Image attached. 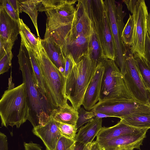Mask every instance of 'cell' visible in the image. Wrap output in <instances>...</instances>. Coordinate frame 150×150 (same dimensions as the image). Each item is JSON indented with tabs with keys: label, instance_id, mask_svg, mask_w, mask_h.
<instances>
[{
	"label": "cell",
	"instance_id": "1",
	"mask_svg": "<svg viewBox=\"0 0 150 150\" xmlns=\"http://www.w3.org/2000/svg\"><path fill=\"white\" fill-rule=\"evenodd\" d=\"M17 57L28 96L30 108L28 120L33 127L44 125L52 119L53 112L57 109L40 91L35 79L28 52L22 43Z\"/></svg>",
	"mask_w": 150,
	"mask_h": 150
},
{
	"label": "cell",
	"instance_id": "2",
	"mask_svg": "<svg viewBox=\"0 0 150 150\" xmlns=\"http://www.w3.org/2000/svg\"><path fill=\"white\" fill-rule=\"evenodd\" d=\"M76 11L69 34L62 48L64 57L71 54L75 63L88 54L93 32L92 22L84 0H78Z\"/></svg>",
	"mask_w": 150,
	"mask_h": 150
},
{
	"label": "cell",
	"instance_id": "3",
	"mask_svg": "<svg viewBox=\"0 0 150 150\" xmlns=\"http://www.w3.org/2000/svg\"><path fill=\"white\" fill-rule=\"evenodd\" d=\"M30 108L25 83L9 88L4 92L0 100L1 126L19 128L28 120Z\"/></svg>",
	"mask_w": 150,
	"mask_h": 150
},
{
	"label": "cell",
	"instance_id": "4",
	"mask_svg": "<svg viewBox=\"0 0 150 150\" xmlns=\"http://www.w3.org/2000/svg\"><path fill=\"white\" fill-rule=\"evenodd\" d=\"M99 63L87 54L74 63L66 82L65 92L68 100L76 110L82 105L86 89Z\"/></svg>",
	"mask_w": 150,
	"mask_h": 150
},
{
	"label": "cell",
	"instance_id": "5",
	"mask_svg": "<svg viewBox=\"0 0 150 150\" xmlns=\"http://www.w3.org/2000/svg\"><path fill=\"white\" fill-rule=\"evenodd\" d=\"M86 10L99 42L103 59L115 61L116 50L104 1L84 0Z\"/></svg>",
	"mask_w": 150,
	"mask_h": 150
},
{
	"label": "cell",
	"instance_id": "6",
	"mask_svg": "<svg viewBox=\"0 0 150 150\" xmlns=\"http://www.w3.org/2000/svg\"><path fill=\"white\" fill-rule=\"evenodd\" d=\"M38 38L37 59L52 103L56 109L65 107L68 103L66 94L64 77L63 73L49 59L41 45V39L39 37Z\"/></svg>",
	"mask_w": 150,
	"mask_h": 150
},
{
	"label": "cell",
	"instance_id": "7",
	"mask_svg": "<svg viewBox=\"0 0 150 150\" xmlns=\"http://www.w3.org/2000/svg\"><path fill=\"white\" fill-rule=\"evenodd\" d=\"M101 63L104 70L99 101L113 98L134 99L115 61L104 59Z\"/></svg>",
	"mask_w": 150,
	"mask_h": 150
},
{
	"label": "cell",
	"instance_id": "8",
	"mask_svg": "<svg viewBox=\"0 0 150 150\" xmlns=\"http://www.w3.org/2000/svg\"><path fill=\"white\" fill-rule=\"evenodd\" d=\"M106 7L112 37L116 50L115 62L124 76L126 73L125 57L127 51L122 38L125 26L123 20L126 13L122 3L114 0H104Z\"/></svg>",
	"mask_w": 150,
	"mask_h": 150
},
{
	"label": "cell",
	"instance_id": "9",
	"mask_svg": "<svg viewBox=\"0 0 150 150\" xmlns=\"http://www.w3.org/2000/svg\"><path fill=\"white\" fill-rule=\"evenodd\" d=\"M91 110L121 119L139 113H150V106L134 99L113 98L99 101Z\"/></svg>",
	"mask_w": 150,
	"mask_h": 150
},
{
	"label": "cell",
	"instance_id": "10",
	"mask_svg": "<svg viewBox=\"0 0 150 150\" xmlns=\"http://www.w3.org/2000/svg\"><path fill=\"white\" fill-rule=\"evenodd\" d=\"M127 47L125 57L126 73L124 76L127 88L134 99L149 105L150 93L146 88L140 75L130 49Z\"/></svg>",
	"mask_w": 150,
	"mask_h": 150
},
{
	"label": "cell",
	"instance_id": "11",
	"mask_svg": "<svg viewBox=\"0 0 150 150\" xmlns=\"http://www.w3.org/2000/svg\"><path fill=\"white\" fill-rule=\"evenodd\" d=\"M147 7L144 0H138L132 14L134 22L133 43L129 48L131 53L145 58L146 38L147 30Z\"/></svg>",
	"mask_w": 150,
	"mask_h": 150
},
{
	"label": "cell",
	"instance_id": "12",
	"mask_svg": "<svg viewBox=\"0 0 150 150\" xmlns=\"http://www.w3.org/2000/svg\"><path fill=\"white\" fill-rule=\"evenodd\" d=\"M148 130L139 133L122 135L114 139L98 142L105 150H118L133 148L140 150Z\"/></svg>",
	"mask_w": 150,
	"mask_h": 150
},
{
	"label": "cell",
	"instance_id": "13",
	"mask_svg": "<svg viewBox=\"0 0 150 150\" xmlns=\"http://www.w3.org/2000/svg\"><path fill=\"white\" fill-rule=\"evenodd\" d=\"M104 70V67L101 62L98 64L95 74L86 89L82 105L87 111L91 110L100 100Z\"/></svg>",
	"mask_w": 150,
	"mask_h": 150
},
{
	"label": "cell",
	"instance_id": "14",
	"mask_svg": "<svg viewBox=\"0 0 150 150\" xmlns=\"http://www.w3.org/2000/svg\"><path fill=\"white\" fill-rule=\"evenodd\" d=\"M32 132L42 140L46 150H54L62 136L55 121L52 118L45 125L33 127Z\"/></svg>",
	"mask_w": 150,
	"mask_h": 150
},
{
	"label": "cell",
	"instance_id": "15",
	"mask_svg": "<svg viewBox=\"0 0 150 150\" xmlns=\"http://www.w3.org/2000/svg\"><path fill=\"white\" fill-rule=\"evenodd\" d=\"M148 129L129 125L120 120L112 126L102 127L96 136V141L98 142H104L122 135L139 133Z\"/></svg>",
	"mask_w": 150,
	"mask_h": 150
},
{
	"label": "cell",
	"instance_id": "16",
	"mask_svg": "<svg viewBox=\"0 0 150 150\" xmlns=\"http://www.w3.org/2000/svg\"><path fill=\"white\" fill-rule=\"evenodd\" d=\"M20 35L21 38V42L25 45L28 52L35 79L39 89L43 96L53 106L38 60L37 52L28 43L21 31Z\"/></svg>",
	"mask_w": 150,
	"mask_h": 150
},
{
	"label": "cell",
	"instance_id": "17",
	"mask_svg": "<svg viewBox=\"0 0 150 150\" xmlns=\"http://www.w3.org/2000/svg\"><path fill=\"white\" fill-rule=\"evenodd\" d=\"M0 38L14 43L20 31L19 22L12 19L5 9L0 6Z\"/></svg>",
	"mask_w": 150,
	"mask_h": 150
},
{
	"label": "cell",
	"instance_id": "18",
	"mask_svg": "<svg viewBox=\"0 0 150 150\" xmlns=\"http://www.w3.org/2000/svg\"><path fill=\"white\" fill-rule=\"evenodd\" d=\"M41 43L49 59L63 73L65 69V58L61 46L50 38L41 39Z\"/></svg>",
	"mask_w": 150,
	"mask_h": 150
},
{
	"label": "cell",
	"instance_id": "19",
	"mask_svg": "<svg viewBox=\"0 0 150 150\" xmlns=\"http://www.w3.org/2000/svg\"><path fill=\"white\" fill-rule=\"evenodd\" d=\"M102 118H95L79 129L75 137L76 142L85 145L93 142L102 128Z\"/></svg>",
	"mask_w": 150,
	"mask_h": 150
},
{
	"label": "cell",
	"instance_id": "20",
	"mask_svg": "<svg viewBox=\"0 0 150 150\" xmlns=\"http://www.w3.org/2000/svg\"><path fill=\"white\" fill-rule=\"evenodd\" d=\"M52 117L55 121L76 127L78 113L72 106L68 104L65 107L54 110Z\"/></svg>",
	"mask_w": 150,
	"mask_h": 150
},
{
	"label": "cell",
	"instance_id": "21",
	"mask_svg": "<svg viewBox=\"0 0 150 150\" xmlns=\"http://www.w3.org/2000/svg\"><path fill=\"white\" fill-rule=\"evenodd\" d=\"M40 0H19V13L23 12L30 18L36 29L37 35L40 37L37 25L38 5Z\"/></svg>",
	"mask_w": 150,
	"mask_h": 150
},
{
	"label": "cell",
	"instance_id": "22",
	"mask_svg": "<svg viewBox=\"0 0 150 150\" xmlns=\"http://www.w3.org/2000/svg\"><path fill=\"white\" fill-rule=\"evenodd\" d=\"M129 125L140 129H150V113H142L132 115L120 119Z\"/></svg>",
	"mask_w": 150,
	"mask_h": 150
},
{
	"label": "cell",
	"instance_id": "23",
	"mask_svg": "<svg viewBox=\"0 0 150 150\" xmlns=\"http://www.w3.org/2000/svg\"><path fill=\"white\" fill-rule=\"evenodd\" d=\"M133 57L141 78L150 93V64L142 57L137 54Z\"/></svg>",
	"mask_w": 150,
	"mask_h": 150
},
{
	"label": "cell",
	"instance_id": "24",
	"mask_svg": "<svg viewBox=\"0 0 150 150\" xmlns=\"http://www.w3.org/2000/svg\"><path fill=\"white\" fill-rule=\"evenodd\" d=\"M134 22L133 15L129 14V18L123 30L122 38L125 46L129 48L133 42Z\"/></svg>",
	"mask_w": 150,
	"mask_h": 150
},
{
	"label": "cell",
	"instance_id": "25",
	"mask_svg": "<svg viewBox=\"0 0 150 150\" xmlns=\"http://www.w3.org/2000/svg\"><path fill=\"white\" fill-rule=\"evenodd\" d=\"M88 54L92 59L98 63L101 62L103 59L101 46L94 30L90 42Z\"/></svg>",
	"mask_w": 150,
	"mask_h": 150
},
{
	"label": "cell",
	"instance_id": "26",
	"mask_svg": "<svg viewBox=\"0 0 150 150\" xmlns=\"http://www.w3.org/2000/svg\"><path fill=\"white\" fill-rule=\"evenodd\" d=\"M19 23L21 31L30 45L37 52L38 37L37 38L31 32L28 27L24 23L21 19L20 18Z\"/></svg>",
	"mask_w": 150,
	"mask_h": 150
},
{
	"label": "cell",
	"instance_id": "27",
	"mask_svg": "<svg viewBox=\"0 0 150 150\" xmlns=\"http://www.w3.org/2000/svg\"><path fill=\"white\" fill-rule=\"evenodd\" d=\"M62 136L75 140L77 129L76 127L55 121Z\"/></svg>",
	"mask_w": 150,
	"mask_h": 150
},
{
	"label": "cell",
	"instance_id": "28",
	"mask_svg": "<svg viewBox=\"0 0 150 150\" xmlns=\"http://www.w3.org/2000/svg\"><path fill=\"white\" fill-rule=\"evenodd\" d=\"M67 0H42L39 1L38 11L46 12L47 10L59 8L66 3Z\"/></svg>",
	"mask_w": 150,
	"mask_h": 150
},
{
	"label": "cell",
	"instance_id": "29",
	"mask_svg": "<svg viewBox=\"0 0 150 150\" xmlns=\"http://www.w3.org/2000/svg\"><path fill=\"white\" fill-rule=\"evenodd\" d=\"M77 111L78 113V118L76 126L77 129L84 124L90 121L94 118L91 111H87L81 107Z\"/></svg>",
	"mask_w": 150,
	"mask_h": 150
},
{
	"label": "cell",
	"instance_id": "30",
	"mask_svg": "<svg viewBox=\"0 0 150 150\" xmlns=\"http://www.w3.org/2000/svg\"><path fill=\"white\" fill-rule=\"evenodd\" d=\"M13 56L12 51L6 54L0 59V74L8 72L11 65Z\"/></svg>",
	"mask_w": 150,
	"mask_h": 150
},
{
	"label": "cell",
	"instance_id": "31",
	"mask_svg": "<svg viewBox=\"0 0 150 150\" xmlns=\"http://www.w3.org/2000/svg\"><path fill=\"white\" fill-rule=\"evenodd\" d=\"M0 6L4 8L9 15L13 20L19 22V14L11 6L8 0H0Z\"/></svg>",
	"mask_w": 150,
	"mask_h": 150
},
{
	"label": "cell",
	"instance_id": "32",
	"mask_svg": "<svg viewBox=\"0 0 150 150\" xmlns=\"http://www.w3.org/2000/svg\"><path fill=\"white\" fill-rule=\"evenodd\" d=\"M75 142V140L62 136L58 141L54 150H67Z\"/></svg>",
	"mask_w": 150,
	"mask_h": 150
},
{
	"label": "cell",
	"instance_id": "33",
	"mask_svg": "<svg viewBox=\"0 0 150 150\" xmlns=\"http://www.w3.org/2000/svg\"><path fill=\"white\" fill-rule=\"evenodd\" d=\"M14 43L9 40H4L0 38V59L6 54L12 51Z\"/></svg>",
	"mask_w": 150,
	"mask_h": 150
},
{
	"label": "cell",
	"instance_id": "34",
	"mask_svg": "<svg viewBox=\"0 0 150 150\" xmlns=\"http://www.w3.org/2000/svg\"><path fill=\"white\" fill-rule=\"evenodd\" d=\"M65 69L63 74L64 77L66 82L75 62L71 54L67 55L65 57Z\"/></svg>",
	"mask_w": 150,
	"mask_h": 150
},
{
	"label": "cell",
	"instance_id": "35",
	"mask_svg": "<svg viewBox=\"0 0 150 150\" xmlns=\"http://www.w3.org/2000/svg\"><path fill=\"white\" fill-rule=\"evenodd\" d=\"M145 57L150 64V38L148 33L146 38Z\"/></svg>",
	"mask_w": 150,
	"mask_h": 150
},
{
	"label": "cell",
	"instance_id": "36",
	"mask_svg": "<svg viewBox=\"0 0 150 150\" xmlns=\"http://www.w3.org/2000/svg\"><path fill=\"white\" fill-rule=\"evenodd\" d=\"M7 139L4 133H0V150H8Z\"/></svg>",
	"mask_w": 150,
	"mask_h": 150
},
{
	"label": "cell",
	"instance_id": "37",
	"mask_svg": "<svg viewBox=\"0 0 150 150\" xmlns=\"http://www.w3.org/2000/svg\"><path fill=\"white\" fill-rule=\"evenodd\" d=\"M24 146L25 150H42V147L40 145L32 142L25 143Z\"/></svg>",
	"mask_w": 150,
	"mask_h": 150
},
{
	"label": "cell",
	"instance_id": "38",
	"mask_svg": "<svg viewBox=\"0 0 150 150\" xmlns=\"http://www.w3.org/2000/svg\"><path fill=\"white\" fill-rule=\"evenodd\" d=\"M138 0H124L123 1L126 5L127 9L132 14Z\"/></svg>",
	"mask_w": 150,
	"mask_h": 150
},
{
	"label": "cell",
	"instance_id": "39",
	"mask_svg": "<svg viewBox=\"0 0 150 150\" xmlns=\"http://www.w3.org/2000/svg\"><path fill=\"white\" fill-rule=\"evenodd\" d=\"M8 1L14 8L15 10L19 14V2L18 0H8Z\"/></svg>",
	"mask_w": 150,
	"mask_h": 150
},
{
	"label": "cell",
	"instance_id": "40",
	"mask_svg": "<svg viewBox=\"0 0 150 150\" xmlns=\"http://www.w3.org/2000/svg\"><path fill=\"white\" fill-rule=\"evenodd\" d=\"M91 111L92 112L93 116L94 118H103L111 117L110 116L105 114L96 111Z\"/></svg>",
	"mask_w": 150,
	"mask_h": 150
},
{
	"label": "cell",
	"instance_id": "41",
	"mask_svg": "<svg viewBox=\"0 0 150 150\" xmlns=\"http://www.w3.org/2000/svg\"><path fill=\"white\" fill-rule=\"evenodd\" d=\"M100 148L98 144L96 141H94L91 150H99Z\"/></svg>",
	"mask_w": 150,
	"mask_h": 150
},
{
	"label": "cell",
	"instance_id": "42",
	"mask_svg": "<svg viewBox=\"0 0 150 150\" xmlns=\"http://www.w3.org/2000/svg\"><path fill=\"white\" fill-rule=\"evenodd\" d=\"M147 30L148 33L150 38V11L147 17Z\"/></svg>",
	"mask_w": 150,
	"mask_h": 150
},
{
	"label": "cell",
	"instance_id": "43",
	"mask_svg": "<svg viewBox=\"0 0 150 150\" xmlns=\"http://www.w3.org/2000/svg\"><path fill=\"white\" fill-rule=\"evenodd\" d=\"M93 144V141L85 145L82 150H91Z\"/></svg>",
	"mask_w": 150,
	"mask_h": 150
},
{
	"label": "cell",
	"instance_id": "44",
	"mask_svg": "<svg viewBox=\"0 0 150 150\" xmlns=\"http://www.w3.org/2000/svg\"><path fill=\"white\" fill-rule=\"evenodd\" d=\"M75 143L71 147L69 148V149H68L67 150H74V145L75 144Z\"/></svg>",
	"mask_w": 150,
	"mask_h": 150
},
{
	"label": "cell",
	"instance_id": "45",
	"mask_svg": "<svg viewBox=\"0 0 150 150\" xmlns=\"http://www.w3.org/2000/svg\"><path fill=\"white\" fill-rule=\"evenodd\" d=\"M134 149L133 148H130V149H119L118 150H133Z\"/></svg>",
	"mask_w": 150,
	"mask_h": 150
},
{
	"label": "cell",
	"instance_id": "46",
	"mask_svg": "<svg viewBox=\"0 0 150 150\" xmlns=\"http://www.w3.org/2000/svg\"><path fill=\"white\" fill-rule=\"evenodd\" d=\"M149 105L150 106V96L149 102Z\"/></svg>",
	"mask_w": 150,
	"mask_h": 150
},
{
	"label": "cell",
	"instance_id": "47",
	"mask_svg": "<svg viewBox=\"0 0 150 150\" xmlns=\"http://www.w3.org/2000/svg\"><path fill=\"white\" fill-rule=\"evenodd\" d=\"M99 150H105L103 148H101L100 147Z\"/></svg>",
	"mask_w": 150,
	"mask_h": 150
}]
</instances>
